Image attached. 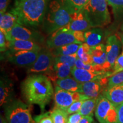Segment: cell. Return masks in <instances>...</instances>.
Listing matches in <instances>:
<instances>
[{
  "mask_svg": "<svg viewBox=\"0 0 123 123\" xmlns=\"http://www.w3.org/2000/svg\"><path fill=\"white\" fill-rule=\"evenodd\" d=\"M24 99L29 104H37L43 110L54 96L53 84L46 75L32 74L21 84Z\"/></svg>",
  "mask_w": 123,
  "mask_h": 123,
  "instance_id": "obj_1",
  "label": "cell"
},
{
  "mask_svg": "<svg viewBox=\"0 0 123 123\" xmlns=\"http://www.w3.org/2000/svg\"><path fill=\"white\" fill-rule=\"evenodd\" d=\"M50 0H15L12 11L17 15L18 24L36 27L42 24Z\"/></svg>",
  "mask_w": 123,
  "mask_h": 123,
  "instance_id": "obj_2",
  "label": "cell"
},
{
  "mask_svg": "<svg viewBox=\"0 0 123 123\" xmlns=\"http://www.w3.org/2000/svg\"><path fill=\"white\" fill-rule=\"evenodd\" d=\"M75 13L66 0L51 1L42 23L43 31L46 34H51L66 26Z\"/></svg>",
  "mask_w": 123,
  "mask_h": 123,
  "instance_id": "obj_3",
  "label": "cell"
},
{
  "mask_svg": "<svg viewBox=\"0 0 123 123\" xmlns=\"http://www.w3.org/2000/svg\"><path fill=\"white\" fill-rule=\"evenodd\" d=\"M107 0H89L83 8L92 28L102 27L110 22Z\"/></svg>",
  "mask_w": 123,
  "mask_h": 123,
  "instance_id": "obj_4",
  "label": "cell"
},
{
  "mask_svg": "<svg viewBox=\"0 0 123 123\" xmlns=\"http://www.w3.org/2000/svg\"><path fill=\"white\" fill-rule=\"evenodd\" d=\"M8 123H33L30 105L19 99H14L4 107Z\"/></svg>",
  "mask_w": 123,
  "mask_h": 123,
  "instance_id": "obj_5",
  "label": "cell"
},
{
  "mask_svg": "<svg viewBox=\"0 0 123 123\" xmlns=\"http://www.w3.org/2000/svg\"><path fill=\"white\" fill-rule=\"evenodd\" d=\"M95 115L100 123H118L116 107L103 95L98 97Z\"/></svg>",
  "mask_w": 123,
  "mask_h": 123,
  "instance_id": "obj_6",
  "label": "cell"
},
{
  "mask_svg": "<svg viewBox=\"0 0 123 123\" xmlns=\"http://www.w3.org/2000/svg\"><path fill=\"white\" fill-rule=\"evenodd\" d=\"M40 51L7 50L5 57L9 62L19 67H29L37 59Z\"/></svg>",
  "mask_w": 123,
  "mask_h": 123,
  "instance_id": "obj_7",
  "label": "cell"
},
{
  "mask_svg": "<svg viewBox=\"0 0 123 123\" xmlns=\"http://www.w3.org/2000/svg\"><path fill=\"white\" fill-rule=\"evenodd\" d=\"M5 35L9 41L12 40H27L37 43H42L44 41L43 36L39 32L29 29L18 23L15 24Z\"/></svg>",
  "mask_w": 123,
  "mask_h": 123,
  "instance_id": "obj_8",
  "label": "cell"
},
{
  "mask_svg": "<svg viewBox=\"0 0 123 123\" xmlns=\"http://www.w3.org/2000/svg\"><path fill=\"white\" fill-rule=\"evenodd\" d=\"M73 43L82 44L77 41L73 31L64 26L51 34L46 41V45L49 49H55Z\"/></svg>",
  "mask_w": 123,
  "mask_h": 123,
  "instance_id": "obj_9",
  "label": "cell"
},
{
  "mask_svg": "<svg viewBox=\"0 0 123 123\" xmlns=\"http://www.w3.org/2000/svg\"><path fill=\"white\" fill-rule=\"evenodd\" d=\"M54 55L47 49H41L36 61L28 67L29 74H41L46 73L53 67L55 63Z\"/></svg>",
  "mask_w": 123,
  "mask_h": 123,
  "instance_id": "obj_10",
  "label": "cell"
},
{
  "mask_svg": "<svg viewBox=\"0 0 123 123\" xmlns=\"http://www.w3.org/2000/svg\"><path fill=\"white\" fill-rule=\"evenodd\" d=\"M121 43L120 41L115 35H111L107 38L106 42L107 62L104 66V70L106 72L112 70L115 61L120 55Z\"/></svg>",
  "mask_w": 123,
  "mask_h": 123,
  "instance_id": "obj_11",
  "label": "cell"
},
{
  "mask_svg": "<svg viewBox=\"0 0 123 123\" xmlns=\"http://www.w3.org/2000/svg\"><path fill=\"white\" fill-rule=\"evenodd\" d=\"M108 79L109 78H104L81 83L79 92L88 99L98 98L107 88L105 87L108 84Z\"/></svg>",
  "mask_w": 123,
  "mask_h": 123,
  "instance_id": "obj_12",
  "label": "cell"
},
{
  "mask_svg": "<svg viewBox=\"0 0 123 123\" xmlns=\"http://www.w3.org/2000/svg\"><path fill=\"white\" fill-rule=\"evenodd\" d=\"M112 72L98 71L87 70L85 69L77 68L74 67L71 75L78 82L83 83L100 79L104 78H110Z\"/></svg>",
  "mask_w": 123,
  "mask_h": 123,
  "instance_id": "obj_13",
  "label": "cell"
},
{
  "mask_svg": "<svg viewBox=\"0 0 123 123\" xmlns=\"http://www.w3.org/2000/svg\"><path fill=\"white\" fill-rule=\"evenodd\" d=\"M54 101L55 107L67 111L71 105L75 102L74 92L68 91L55 84Z\"/></svg>",
  "mask_w": 123,
  "mask_h": 123,
  "instance_id": "obj_14",
  "label": "cell"
},
{
  "mask_svg": "<svg viewBox=\"0 0 123 123\" xmlns=\"http://www.w3.org/2000/svg\"><path fill=\"white\" fill-rule=\"evenodd\" d=\"M90 54L92 58V64L94 67L95 70L98 71H105L104 70V66L107 62L105 45L100 43L93 47H91Z\"/></svg>",
  "mask_w": 123,
  "mask_h": 123,
  "instance_id": "obj_15",
  "label": "cell"
},
{
  "mask_svg": "<svg viewBox=\"0 0 123 123\" xmlns=\"http://www.w3.org/2000/svg\"><path fill=\"white\" fill-rule=\"evenodd\" d=\"M0 84V104L5 107L14 100V87L12 80L7 77H1Z\"/></svg>",
  "mask_w": 123,
  "mask_h": 123,
  "instance_id": "obj_16",
  "label": "cell"
},
{
  "mask_svg": "<svg viewBox=\"0 0 123 123\" xmlns=\"http://www.w3.org/2000/svg\"><path fill=\"white\" fill-rule=\"evenodd\" d=\"M66 26L71 31H81L84 32L92 28L88 19L82 9L73 15L71 21Z\"/></svg>",
  "mask_w": 123,
  "mask_h": 123,
  "instance_id": "obj_17",
  "label": "cell"
},
{
  "mask_svg": "<svg viewBox=\"0 0 123 123\" xmlns=\"http://www.w3.org/2000/svg\"><path fill=\"white\" fill-rule=\"evenodd\" d=\"M73 67L63 63L55 62L53 67L46 72L49 79L55 82L58 79H63L70 76Z\"/></svg>",
  "mask_w": 123,
  "mask_h": 123,
  "instance_id": "obj_18",
  "label": "cell"
},
{
  "mask_svg": "<svg viewBox=\"0 0 123 123\" xmlns=\"http://www.w3.org/2000/svg\"><path fill=\"white\" fill-rule=\"evenodd\" d=\"M105 98L114 105L117 106L123 103V83L108 86L103 93Z\"/></svg>",
  "mask_w": 123,
  "mask_h": 123,
  "instance_id": "obj_19",
  "label": "cell"
},
{
  "mask_svg": "<svg viewBox=\"0 0 123 123\" xmlns=\"http://www.w3.org/2000/svg\"><path fill=\"white\" fill-rule=\"evenodd\" d=\"M41 47L37 42L27 40H12L9 43V50L12 51H41Z\"/></svg>",
  "mask_w": 123,
  "mask_h": 123,
  "instance_id": "obj_20",
  "label": "cell"
},
{
  "mask_svg": "<svg viewBox=\"0 0 123 123\" xmlns=\"http://www.w3.org/2000/svg\"><path fill=\"white\" fill-rule=\"evenodd\" d=\"M86 43L90 47L100 44L104 38V31L100 27H93L84 32Z\"/></svg>",
  "mask_w": 123,
  "mask_h": 123,
  "instance_id": "obj_21",
  "label": "cell"
},
{
  "mask_svg": "<svg viewBox=\"0 0 123 123\" xmlns=\"http://www.w3.org/2000/svg\"><path fill=\"white\" fill-rule=\"evenodd\" d=\"M18 23L17 15L12 10L7 13L1 14L0 15V30L6 34Z\"/></svg>",
  "mask_w": 123,
  "mask_h": 123,
  "instance_id": "obj_22",
  "label": "cell"
},
{
  "mask_svg": "<svg viewBox=\"0 0 123 123\" xmlns=\"http://www.w3.org/2000/svg\"><path fill=\"white\" fill-rule=\"evenodd\" d=\"M55 85L70 92H79L80 83L78 82L75 78L68 76L63 79H58L55 81Z\"/></svg>",
  "mask_w": 123,
  "mask_h": 123,
  "instance_id": "obj_23",
  "label": "cell"
},
{
  "mask_svg": "<svg viewBox=\"0 0 123 123\" xmlns=\"http://www.w3.org/2000/svg\"><path fill=\"white\" fill-rule=\"evenodd\" d=\"M80 44H81L77 43H73L66 44L58 48L55 49L53 51V53L55 56L74 54L77 53Z\"/></svg>",
  "mask_w": 123,
  "mask_h": 123,
  "instance_id": "obj_24",
  "label": "cell"
},
{
  "mask_svg": "<svg viewBox=\"0 0 123 123\" xmlns=\"http://www.w3.org/2000/svg\"><path fill=\"white\" fill-rule=\"evenodd\" d=\"M98 98L86 99L83 101L79 112L83 116H93L96 107Z\"/></svg>",
  "mask_w": 123,
  "mask_h": 123,
  "instance_id": "obj_25",
  "label": "cell"
},
{
  "mask_svg": "<svg viewBox=\"0 0 123 123\" xmlns=\"http://www.w3.org/2000/svg\"><path fill=\"white\" fill-rule=\"evenodd\" d=\"M91 47L87 43L84 42L80 44L78 51V58L86 64H92V58L90 54Z\"/></svg>",
  "mask_w": 123,
  "mask_h": 123,
  "instance_id": "obj_26",
  "label": "cell"
},
{
  "mask_svg": "<svg viewBox=\"0 0 123 123\" xmlns=\"http://www.w3.org/2000/svg\"><path fill=\"white\" fill-rule=\"evenodd\" d=\"M111 6L115 19L120 21L123 19V0H107Z\"/></svg>",
  "mask_w": 123,
  "mask_h": 123,
  "instance_id": "obj_27",
  "label": "cell"
},
{
  "mask_svg": "<svg viewBox=\"0 0 123 123\" xmlns=\"http://www.w3.org/2000/svg\"><path fill=\"white\" fill-rule=\"evenodd\" d=\"M50 113L54 123H67L68 113L66 111L55 107Z\"/></svg>",
  "mask_w": 123,
  "mask_h": 123,
  "instance_id": "obj_28",
  "label": "cell"
},
{
  "mask_svg": "<svg viewBox=\"0 0 123 123\" xmlns=\"http://www.w3.org/2000/svg\"><path fill=\"white\" fill-rule=\"evenodd\" d=\"M78 58L77 53L70 55H61V56H55V62L63 63L68 64V66L73 68L75 65V63Z\"/></svg>",
  "mask_w": 123,
  "mask_h": 123,
  "instance_id": "obj_29",
  "label": "cell"
},
{
  "mask_svg": "<svg viewBox=\"0 0 123 123\" xmlns=\"http://www.w3.org/2000/svg\"><path fill=\"white\" fill-rule=\"evenodd\" d=\"M75 13H78L83 8L89 0H66Z\"/></svg>",
  "mask_w": 123,
  "mask_h": 123,
  "instance_id": "obj_30",
  "label": "cell"
},
{
  "mask_svg": "<svg viewBox=\"0 0 123 123\" xmlns=\"http://www.w3.org/2000/svg\"><path fill=\"white\" fill-rule=\"evenodd\" d=\"M112 70H113V71L112 72L111 76L119 73L121 71H123V47L121 54L115 61L114 66Z\"/></svg>",
  "mask_w": 123,
  "mask_h": 123,
  "instance_id": "obj_31",
  "label": "cell"
},
{
  "mask_svg": "<svg viewBox=\"0 0 123 123\" xmlns=\"http://www.w3.org/2000/svg\"><path fill=\"white\" fill-rule=\"evenodd\" d=\"M121 83H123V71H121L109 78L108 87Z\"/></svg>",
  "mask_w": 123,
  "mask_h": 123,
  "instance_id": "obj_32",
  "label": "cell"
},
{
  "mask_svg": "<svg viewBox=\"0 0 123 123\" xmlns=\"http://www.w3.org/2000/svg\"><path fill=\"white\" fill-rule=\"evenodd\" d=\"M34 121L37 123H54L50 112L43 113L35 117Z\"/></svg>",
  "mask_w": 123,
  "mask_h": 123,
  "instance_id": "obj_33",
  "label": "cell"
},
{
  "mask_svg": "<svg viewBox=\"0 0 123 123\" xmlns=\"http://www.w3.org/2000/svg\"><path fill=\"white\" fill-rule=\"evenodd\" d=\"M9 41L7 39L5 34L0 30V50L1 52H6L9 49Z\"/></svg>",
  "mask_w": 123,
  "mask_h": 123,
  "instance_id": "obj_34",
  "label": "cell"
},
{
  "mask_svg": "<svg viewBox=\"0 0 123 123\" xmlns=\"http://www.w3.org/2000/svg\"><path fill=\"white\" fill-rule=\"evenodd\" d=\"M84 101V100H79L74 102L66 111L68 115L73 114V113L79 112V110H80L81 107Z\"/></svg>",
  "mask_w": 123,
  "mask_h": 123,
  "instance_id": "obj_35",
  "label": "cell"
},
{
  "mask_svg": "<svg viewBox=\"0 0 123 123\" xmlns=\"http://www.w3.org/2000/svg\"><path fill=\"white\" fill-rule=\"evenodd\" d=\"M74 67L77 68H81V69H85L87 70H91V71H96L95 70L94 67L92 64H86L84 63L83 62L81 61L80 59L78 58L75 63V65Z\"/></svg>",
  "mask_w": 123,
  "mask_h": 123,
  "instance_id": "obj_36",
  "label": "cell"
},
{
  "mask_svg": "<svg viewBox=\"0 0 123 123\" xmlns=\"http://www.w3.org/2000/svg\"><path fill=\"white\" fill-rule=\"evenodd\" d=\"M83 116L79 112L73 113L69 116L67 123H79Z\"/></svg>",
  "mask_w": 123,
  "mask_h": 123,
  "instance_id": "obj_37",
  "label": "cell"
},
{
  "mask_svg": "<svg viewBox=\"0 0 123 123\" xmlns=\"http://www.w3.org/2000/svg\"><path fill=\"white\" fill-rule=\"evenodd\" d=\"M74 35L76 38L77 41L83 43L86 42L85 37H84V32L81 31H73Z\"/></svg>",
  "mask_w": 123,
  "mask_h": 123,
  "instance_id": "obj_38",
  "label": "cell"
},
{
  "mask_svg": "<svg viewBox=\"0 0 123 123\" xmlns=\"http://www.w3.org/2000/svg\"><path fill=\"white\" fill-rule=\"evenodd\" d=\"M118 123H123V103L116 106Z\"/></svg>",
  "mask_w": 123,
  "mask_h": 123,
  "instance_id": "obj_39",
  "label": "cell"
},
{
  "mask_svg": "<svg viewBox=\"0 0 123 123\" xmlns=\"http://www.w3.org/2000/svg\"><path fill=\"white\" fill-rule=\"evenodd\" d=\"M10 0H0V13H5Z\"/></svg>",
  "mask_w": 123,
  "mask_h": 123,
  "instance_id": "obj_40",
  "label": "cell"
},
{
  "mask_svg": "<svg viewBox=\"0 0 123 123\" xmlns=\"http://www.w3.org/2000/svg\"><path fill=\"white\" fill-rule=\"evenodd\" d=\"M79 123H95L92 116H83Z\"/></svg>",
  "mask_w": 123,
  "mask_h": 123,
  "instance_id": "obj_41",
  "label": "cell"
},
{
  "mask_svg": "<svg viewBox=\"0 0 123 123\" xmlns=\"http://www.w3.org/2000/svg\"><path fill=\"white\" fill-rule=\"evenodd\" d=\"M0 123H8L6 120L5 119L4 117L1 116V120H0Z\"/></svg>",
  "mask_w": 123,
  "mask_h": 123,
  "instance_id": "obj_42",
  "label": "cell"
},
{
  "mask_svg": "<svg viewBox=\"0 0 123 123\" xmlns=\"http://www.w3.org/2000/svg\"><path fill=\"white\" fill-rule=\"evenodd\" d=\"M121 43H122V44H123V34L121 36Z\"/></svg>",
  "mask_w": 123,
  "mask_h": 123,
  "instance_id": "obj_43",
  "label": "cell"
},
{
  "mask_svg": "<svg viewBox=\"0 0 123 123\" xmlns=\"http://www.w3.org/2000/svg\"><path fill=\"white\" fill-rule=\"evenodd\" d=\"M121 30L123 31V24L121 25Z\"/></svg>",
  "mask_w": 123,
  "mask_h": 123,
  "instance_id": "obj_44",
  "label": "cell"
},
{
  "mask_svg": "<svg viewBox=\"0 0 123 123\" xmlns=\"http://www.w3.org/2000/svg\"><path fill=\"white\" fill-rule=\"evenodd\" d=\"M36 123V122H34V123Z\"/></svg>",
  "mask_w": 123,
  "mask_h": 123,
  "instance_id": "obj_45",
  "label": "cell"
}]
</instances>
